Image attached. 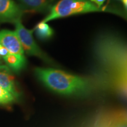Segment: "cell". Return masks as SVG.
<instances>
[{"mask_svg": "<svg viewBox=\"0 0 127 127\" xmlns=\"http://www.w3.org/2000/svg\"><path fill=\"white\" fill-rule=\"evenodd\" d=\"M36 77L52 91L62 95H78L86 93L91 87L90 81L52 68H36Z\"/></svg>", "mask_w": 127, "mask_h": 127, "instance_id": "6da1fadb", "label": "cell"}, {"mask_svg": "<svg viewBox=\"0 0 127 127\" xmlns=\"http://www.w3.org/2000/svg\"><path fill=\"white\" fill-rule=\"evenodd\" d=\"M104 11L121 15V12L117 11L114 9L98 7L91 0H60L54 5L49 14L42 22L47 23L50 21L75 14Z\"/></svg>", "mask_w": 127, "mask_h": 127, "instance_id": "7a4b0ae2", "label": "cell"}, {"mask_svg": "<svg viewBox=\"0 0 127 127\" xmlns=\"http://www.w3.org/2000/svg\"><path fill=\"white\" fill-rule=\"evenodd\" d=\"M15 32L23 47L24 51L28 55L35 56L42 60L48 64L55 66V64L50 57L47 55L43 51L41 50L32 35L33 30L27 29L21 23V20H19L15 23Z\"/></svg>", "mask_w": 127, "mask_h": 127, "instance_id": "3957f363", "label": "cell"}, {"mask_svg": "<svg viewBox=\"0 0 127 127\" xmlns=\"http://www.w3.org/2000/svg\"><path fill=\"white\" fill-rule=\"evenodd\" d=\"M24 12L13 0H0V23L15 24L21 20Z\"/></svg>", "mask_w": 127, "mask_h": 127, "instance_id": "277c9868", "label": "cell"}, {"mask_svg": "<svg viewBox=\"0 0 127 127\" xmlns=\"http://www.w3.org/2000/svg\"><path fill=\"white\" fill-rule=\"evenodd\" d=\"M0 44L13 54L24 55L23 47L15 31L4 30L0 31Z\"/></svg>", "mask_w": 127, "mask_h": 127, "instance_id": "5b68a950", "label": "cell"}, {"mask_svg": "<svg viewBox=\"0 0 127 127\" xmlns=\"http://www.w3.org/2000/svg\"><path fill=\"white\" fill-rule=\"evenodd\" d=\"M24 11L47 12L54 6L55 0H17Z\"/></svg>", "mask_w": 127, "mask_h": 127, "instance_id": "8992f818", "label": "cell"}, {"mask_svg": "<svg viewBox=\"0 0 127 127\" xmlns=\"http://www.w3.org/2000/svg\"><path fill=\"white\" fill-rule=\"evenodd\" d=\"M0 87L15 98L18 97V94L15 88L14 78L10 68L7 65H0Z\"/></svg>", "mask_w": 127, "mask_h": 127, "instance_id": "52a82bcc", "label": "cell"}, {"mask_svg": "<svg viewBox=\"0 0 127 127\" xmlns=\"http://www.w3.org/2000/svg\"><path fill=\"white\" fill-rule=\"evenodd\" d=\"M3 59L9 68L16 72L23 69L26 65V58L24 55L13 54L9 53Z\"/></svg>", "mask_w": 127, "mask_h": 127, "instance_id": "ba28073f", "label": "cell"}, {"mask_svg": "<svg viewBox=\"0 0 127 127\" xmlns=\"http://www.w3.org/2000/svg\"><path fill=\"white\" fill-rule=\"evenodd\" d=\"M36 36L41 40L49 39L53 36L54 32L47 23L41 21L35 28Z\"/></svg>", "mask_w": 127, "mask_h": 127, "instance_id": "9c48e42d", "label": "cell"}, {"mask_svg": "<svg viewBox=\"0 0 127 127\" xmlns=\"http://www.w3.org/2000/svg\"><path fill=\"white\" fill-rule=\"evenodd\" d=\"M15 98L0 87V104H8L15 100Z\"/></svg>", "mask_w": 127, "mask_h": 127, "instance_id": "30bf717a", "label": "cell"}, {"mask_svg": "<svg viewBox=\"0 0 127 127\" xmlns=\"http://www.w3.org/2000/svg\"><path fill=\"white\" fill-rule=\"evenodd\" d=\"M8 54V51L0 44V58H3V57L7 55Z\"/></svg>", "mask_w": 127, "mask_h": 127, "instance_id": "8fae6325", "label": "cell"}, {"mask_svg": "<svg viewBox=\"0 0 127 127\" xmlns=\"http://www.w3.org/2000/svg\"><path fill=\"white\" fill-rule=\"evenodd\" d=\"M91 1L95 5H96L98 7H101L106 0H91Z\"/></svg>", "mask_w": 127, "mask_h": 127, "instance_id": "7c38bea8", "label": "cell"}, {"mask_svg": "<svg viewBox=\"0 0 127 127\" xmlns=\"http://www.w3.org/2000/svg\"><path fill=\"white\" fill-rule=\"evenodd\" d=\"M117 127H127V123L125 122H123L117 125Z\"/></svg>", "mask_w": 127, "mask_h": 127, "instance_id": "4fadbf2b", "label": "cell"}, {"mask_svg": "<svg viewBox=\"0 0 127 127\" xmlns=\"http://www.w3.org/2000/svg\"><path fill=\"white\" fill-rule=\"evenodd\" d=\"M122 2H123V4L125 6V8H127V0H121Z\"/></svg>", "mask_w": 127, "mask_h": 127, "instance_id": "5bb4252c", "label": "cell"}, {"mask_svg": "<svg viewBox=\"0 0 127 127\" xmlns=\"http://www.w3.org/2000/svg\"><path fill=\"white\" fill-rule=\"evenodd\" d=\"M0 64H1V62H0Z\"/></svg>", "mask_w": 127, "mask_h": 127, "instance_id": "9a60e30c", "label": "cell"}]
</instances>
